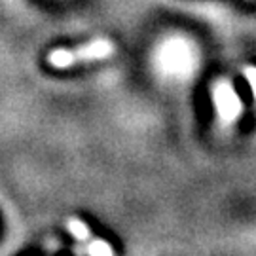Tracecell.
<instances>
[{"mask_svg":"<svg viewBox=\"0 0 256 256\" xmlns=\"http://www.w3.org/2000/svg\"><path fill=\"white\" fill-rule=\"evenodd\" d=\"M66 230H68V234L76 238L80 243H90V239H92V230L88 228V224L82 222L80 218H68L66 220Z\"/></svg>","mask_w":256,"mask_h":256,"instance_id":"3957f363","label":"cell"},{"mask_svg":"<svg viewBox=\"0 0 256 256\" xmlns=\"http://www.w3.org/2000/svg\"><path fill=\"white\" fill-rule=\"evenodd\" d=\"M243 76L247 78L248 86H250V92L256 99V66H245L243 68Z\"/></svg>","mask_w":256,"mask_h":256,"instance_id":"277c9868","label":"cell"},{"mask_svg":"<svg viewBox=\"0 0 256 256\" xmlns=\"http://www.w3.org/2000/svg\"><path fill=\"white\" fill-rule=\"evenodd\" d=\"M116 48L108 38H93L88 44L80 48H57L48 55V63L54 68H70L76 64L92 63V61H101V59H108L110 55H114Z\"/></svg>","mask_w":256,"mask_h":256,"instance_id":"6da1fadb","label":"cell"},{"mask_svg":"<svg viewBox=\"0 0 256 256\" xmlns=\"http://www.w3.org/2000/svg\"><path fill=\"white\" fill-rule=\"evenodd\" d=\"M212 101L222 128H232L243 112V102L239 99L234 84L230 80H216L212 84Z\"/></svg>","mask_w":256,"mask_h":256,"instance_id":"7a4b0ae2","label":"cell"}]
</instances>
